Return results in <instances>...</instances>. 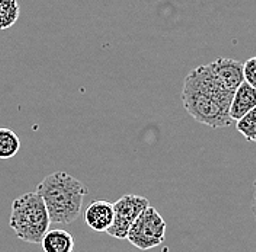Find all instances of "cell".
<instances>
[{"mask_svg": "<svg viewBox=\"0 0 256 252\" xmlns=\"http://www.w3.org/2000/svg\"><path fill=\"white\" fill-rule=\"evenodd\" d=\"M234 92L216 76L208 64L195 67L185 78L182 104L192 118L212 128L233 124L228 115Z\"/></svg>", "mask_w": 256, "mask_h": 252, "instance_id": "cell-1", "label": "cell"}, {"mask_svg": "<svg viewBox=\"0 0 256 252\" xmlns=\"http://www.w3.org/2000/svg\"><path fill=\"white\" fill-rule=\"evenodd\" d=\"M36 192L46 203L51 223L70 224L79 219L88 187L74 176L58 171L46 176Z\"/></svg>", "mask_w": 256, "mask_h": 252, "instance_id": "cell-2", "label": "cell"}, {"mask_svg": "<svg viewBox=\"0 0 256 252\" xmlns=\"http://www.w3.org/2000/svg\"><path fill=\"white\" fill-rule=\"evenodd\" d=\"M50 224L46 203L36 191L26 192L14 201L9 226L19 240L41 243L44 235L50 230Z\"/></svg>", "mask_w": 256, "mask_h": 252, "instance_id": "cell-3", "label": "cell"}, {"mask_svg": "<svg viewBox=\"0 0 256 252\" xmlns=\"http://www.w3.org/2000/svg\"><path fill=\"white\" fill-rule=\"evenodd\" d=\"M164 236L166 221L154 207L148 205L130 227L127 240L142 251H150L162 245Z\"/></svg>", "mask_w": 256, "mask_h": 252, "instance_id": "cell-4", "label": "cell"}, {"mask_svg": "<svg viewBox=\"0 0 256 252\" xmlns=\"http://www.w3.org/2000/svg\"><path fill=\"white\" fill-rule=\"evenodd\" d=\"M148 205V198L143 195L127 194L121 197L116 203H114V221L106 233L120 240L127 239L130 227Z\"/></svg>", "mask_w": 256, "mask_h": 252, "instance_id": "cell-5", "label": "cell"}, {"mask_svg": "<svg viewBox=\"0 0 256 252\" xmlns=\"http://www.w3.org/2000/svg\"><path fill=\"white\" fill-rule=\"evenodd\" d=\"M84 221L95 232H108L114 221V203L106 200L92 201L84 211Z\"/></svg>", "mask_w": 256, "mask_h": 252, "instance_id": "cell-6", "label": "cell"}, {"mask_svg": "<svg viewBox=\"0 0 256 252\" xmlns=\"http://www.w3.org/2000/svg\"><path fill=\"white\" fill-rule=\"evenodd\" d=\"M216 76L223 82L230 91H236L244 82L243 78V63L234 59H217L208 64Z\"/></svg>", "mask_w": 256, "mask_h": 252, "instance_id": "cell-7", "label": "cell"}, {"mask_svg": "<svg viewBox=\"0 0 256 252\" xmlns=\"http://www.w3.org/2000/svg\"><path fill=\"white\" fill-rule=\"evenodd\" d=\"M256 107V89L252 88L249 83L243 82L239 88L234 91L228 115L233 121H238L244 114Z\"/></svg>", "mask_w": 256, "mask_h": 252, "instance_id": "cell-8", "label": "cell"}, {"mask_svg": "<svg viewBox=\"0 0 256 252\" xmlns=\"http://www.w3.org/2000/svg\"><path fill=\"white\" fill-rule=\"evenodd\" d=\"M42 252H73L74 237L64 229H51L41 240Z\"/></svg>", "mask_w": 256, "mask_h": 252, "instance_id": "cell-9", "label": "cell"}, {"mask_svg": "<svg viewBox=\"0 0 256 252\" xmlns=\"http://www.w3.org/2000/svg\"><path fill=\"white\" fill-rule=\"evenodd\" d=\"M20 149V140L10 128H0V159H12Z\"/></svg>", "mask_w": 256, "mask_h": 252, "instance_id": "cell-10", "label": "cell"}, {"mask_svg": "<svg viewBox=\"0 0 256 252\" xmlns=\"http://www.w3.org/2000/svg\"><path fill=\"white\" fill-rule=\"evenodd\" d=\"M19 15L20 6L18 0H0V31L15 25Z\"/></svg>", "mask_w": 256, "mask_h": 252, "instance_id": "cell-11", "label": "cell"}, {"mask_svg": "<svg viewBox=\"0 0 256 252\" xmlns=\"http://www.w3.org/2000/svg\"><path fill=\"white\" fill-rule=\"evenodd\" d=\"M236 128L246 140L255 142L256 140V107L244 114L242 118L236 121Z\"/></svg>", "mask_w": 256, "mask_h": 252, "instance_id": "cell-12", "label": "cell"}, {"mask_svg": "<svg viewBox=\"0 0 256 252\" xmlns=\"http://www.w3.org/2000/svg\"><path fill=\"white\" fill-rule=\"evenodd\" d=\"M243 78L246 83L256 89V56L243 63Z\"/></svg>", "mask_w": 256, "mask_h": 252, "instance_id": "cell-13", "label": "cell"}, {"mask_svg": "<svg viewBox=\"0 0 256 252\" xmlns=\"http://www.w3.org/2000/svg\"><path fill=\"white\" fill-rule=\"evenodd\" d=\"M254 195H255V216H256V181H255V194H254Z\"/></svg>", "mask_w": 256, "mask_h": 252, "instance_id": "cell-14", "label": "cell"}, {"mask_svg": "<svg viewBox=\"0 0 256 252\" xmlns=\"http://www.w3.org/2000/svg\"><path fill=\"white\" fill-rule=\"evenodd\" d=\"M255 142H256V140H255Z\"/></svg>", "mask_w": 256, "mask_h": 252, "instance_id": "cell-15", "label": "cell"}]
</instances>
